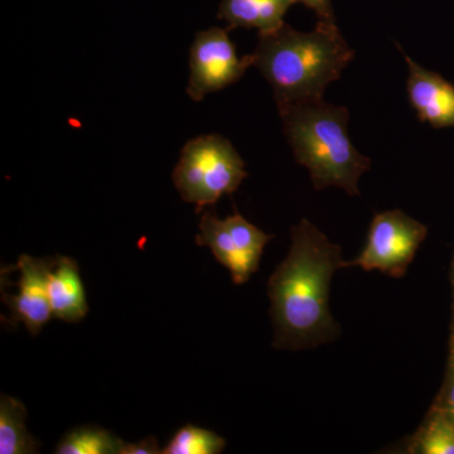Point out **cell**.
I'll return each instance as SVG.
<instances>
[{
  "label": "cell",
  "mask_w": 454,
  "mask_h": 454,
  "mask_svg": "<svg viewBox=\"0 0 454 454\" xmlns=\"http://www.w3.org/2000/svg\"><path fill=\"white\" fill-rule=\"evenodd\" d=\"M291 247L268 282L273 346L306 349L330 343L340 325L330 309L331 282L343 269L342 249L310 221L291 230Z\"/></svg>",
  "instance_id": "1"
},
{
  "label": "cell",
  "mask_w": 454,
  "mask_h": 454,
  "mask_svg": "<svg viewBox=\"0 0 454 454\" xmlns=\"http://www.w3.org/2000/svg\"><path fill=\"white\" fill-rule=\"evenodd\" d=\"M253 57L254 66L273 89L278 110H282L324 98L325 89L355 59V51L336 22L318 20L309 32L284 23L276 31L259 33Z\"/></svg>",
  "instance_id": "2"
},
{
  "label": "cell",
  "mask_w": 454,
  "mask_h": 454,
  "mask_svg": "<svg viewBox=\"0 0 454 454\" xmlns=\"http://www.w3.org/2000/svg\"><path fill=\"white\" fill-rule=\"evenodd\" d=\"M278 112L295 160L309 169L313 187H337L349 196H360L358 181L372 169V160L349 139L348 107L318 98Z\"/></svg>",
  "instance_id": "3"
},
{
  "label": "cell",
  "mask_w": 454,
  "mask_h": 454,
  "mask_svg": "<svg viewBox=\"0 0 454 454\" xmlns=\"http://www.w3.org/2000/svg\"><path fill=\"white\" fill-rule=\"evenodd\" d=\"M247 177L243 158L234 145L217 134L201 136L186 143L173 182L182 200L201 212L223 195H232Z\"/></svg>",
  "instance_id": "4"
},
{
  "label": "cell",
  "mask_w": 454,
  "mask_h": 454,
  "mask_svg": "<svg viewBox=\"0 0 454 454\" xmlns=\"http://www.w3.org/2000/svg\"><path fill=\"white\" fill-rule=\"evenodd\" d=\"M428 229L402 210H389L375 215L363 252L356 258L345 260L343 268L378 270L385 276L400 279L426 240Z\"/></svg>",
  "instance_id": "5"
},
{
  "label": "cell",
  "mask_w": 454,
  "mask_h": 454,
  "mask_svg": "<svg viewBox=\"0 0 454 454\" xmlns=\"http://www.w3.org/2000/svg\"><path fill=\"white\" fill-rule=\"evenodd\" d=\"M271 239L273 235L254 226L236 210L225 220L206 211L200 221L196 244L211 250L215 259L230 271L232 282L244 284L258 270L265 245Z\"/></svg>",
  "instance_id": "6"
},
{
  "label": "cell",
  "mask_w": 454,
  "mask_h": 454,
  "mask_svg": "<svg viewBox=\"0 0 454 454\" xmlns=\"http://www.w3.org/2000/svg\"><path fill=\"white\" fill-rule=\"evenodd\" d=\"M229 28L212 27L197 32L190 50V80L187 94L193 101L221 91L238 82L254 66V57H239L230 40Z\"/></svg>",
  "instance_id": "7"
},
{
  "label": "cell",
  "mask_w": 454,
  "mask_h": 454,
  "mask_svg": "<svg viewBox=\"0 0 454 454\" xmlns=\"http://www.w3.org/2000/svg\"><path fill=\"white\" fill-rule=\"evenodd\" d=\"M57 258H33L22 255L16 268L20 279L16 283V294L3 291L2 300L11 310V321L14 325H25L33 336L41 333L43 325L52 318L47 283Z\"/></svg>",
  "instance_id": "8"
},
{
  "label": "cell",
  "mask_w": 454,
  "mask_h": 454,
  "mask_svg": "<svg viewBox=\"0 0 454 454\" xmlns=\"http://www.w3.org/2000/svg\"><path fill=\"white\" fill-rule=\"evenodd\" d=\"M400 52L408 66L406 80L409 103L420 121L428 122L433 128L454 127V86L441 74L427 70L413 59Z\"/></svg>",
  "instance_id": "9"
},
{
  "label": "cell",
  "mask_w": 454,
  "mask_h": 454,
  "mask_svg": "<svg viewBox=\"0 0 454 454\" xmlns=\"http://www.w3.org/2000/svg\"><path fill=\"white\" fill-rule=\"evenodd\" d=\"M52 316L61 321L76 324L89 312L85 288L77 262L68 256H57L47 283Z\"/></svg>",
  "instance_id": "10"
},
{
  "label": "cell",
  "mask_w": 454,
  "mask_h": 454,
  "mask_svg": "<svg viewBox=\"0 0 454 454\" xmlns=\"http://www.w3.org/2000/svg\"><path fill=\"white\" fill-rule=\"evenodd\" d=\"M294 0H223L217 18L227 28H255L259 33L276 31Z\"/></svg>",
  "instance_id": "11"
},
{
  "label": "cell",
  "mask_w": 454,
  "mask_h": 454,
  "mask_svg": "<svg viewBox=\"0 0 454 454\" xmlns=\"http://www.w3.org/2000/svg\"><path fill=\"white\" fill-rule=\"evenodd\" d=\"M27 409L22 402L8 395L0 399V453L35 454L40 444L26 427Z\"/></svg>",
  "instance_id": "12"
},
{
  "label": "cell",
  "mask_w": 454,
  "mask_h": 454,
  "mask_svg": "<svg viewBox=\"0 0 454 454\" xmlns=\"http://www.w3.org/2000/svg\"><path fill=\"white\" fill-rule=\"evenodd\" d=\"M409 453L454 454V423L446 411L435 408L411 438Z\"/></svg>",
  "instance_id": "13"
},
{
  "label": "cell",
  "mask_w": 454,
  "mask_h": 454,
  "mask_svg": "<svg viewBox=\"0 0 454 454\" xmlns=\"http://www.w3.org/2000/svg\"><path fill=\"white\" fill-rule=\"evenodd\" d=\"M122 441L98 427H80L66 433L57 454H119Z\"/></svg>",
  "instance_id": "14"
},
{
  "label": "cell",
  "mask_w": 454,
  "mask_h": 454,
  "mask_svg": "<svg viewBox=\"0 0 454 454\" xmlns=\"http://www.w3.org/2000/svg\"><path fill=\"white\" fill-rule=\"evenodd\" d=\"M226 441L211 430L187 424L179 428L163 448V454H219L225 450Z\"/></svg>",
  "instance_id": "15"
},
{
  "label": "cell",
  "mask_w": 454,
  "mask_h": 454,
  "mask_svg": "<svg viewBox=\"0 0 454 454\" xmlns=\"http://www.w3.org/2000/svg\"><path fill=\"white\" fill-rule=\"evenodd\" d=\"M294 3H301L315 12L318 20L322 22H336L333 0H294Z\"/></svg>",
  "instance_id": "16"
},
{
  "label": "cell",
  "mask_w": 454,
  "mask_h": 454,
  "mask_svg": "<svg viewBox=\"0 0 454 454\" xmlns=\"http://www.w3.org/2000/svg\"><path fill=\"white\" fill-rule=\"evenodd\" d=\"M162 453L158 441L154 437L143 439L139 443H125L122 441L119 454H157Z\"/></svg>",
  "instance_id": "17"
},
{
  "label": "cell",
  "mask_w": 454,
  "mask_h": 454,
  "mask_svg": "<svg viewBox=\"0 0 454 454\" xmlns=\"http://www.w3.org/2000/svg\"><path fill=\"white\" fill-rule=\"evenodd\" d=\"M439 408L443 409L448 417H450L454 423V379L452 384L448 387L446 397H444L443 406H439Z\"/></svg>",
  "instance_id": "18"
},
{
  "label": "cell",
  "mask_w": 454,
  "mask_h": 454,
  "mask_svg": "<svg viewBox=\"0 0 454 454\" xmlns=\"http://www.w3.org/2000/svg\"><path fill=\"white\" fill-rule=\"evenodd\" d=\"M453 369H454V348H453Z\"/></svg>",
  "instance_id": "19"
}]
</instances>
